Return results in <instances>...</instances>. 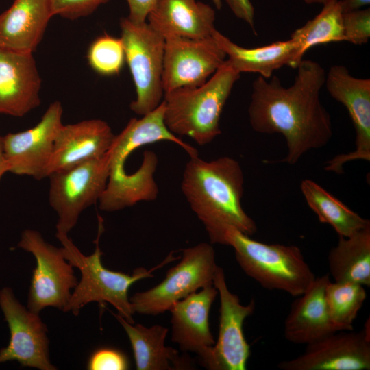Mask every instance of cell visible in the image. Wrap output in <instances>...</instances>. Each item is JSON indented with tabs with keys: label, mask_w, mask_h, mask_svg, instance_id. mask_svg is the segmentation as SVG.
Segmentation results:
<instances>
[{
	"label": "cell",
	"mask_w": 370,
	"mask_h": 370,
	"mask_svg": "<svg viewBox=\"0 0 370 370\" xmlns=\"http://www.w3.org/2000/svg\"><path fill=\"white\" fill-rule=\"evenodd\" d=\"M0 308L10 332L9 343L0 349V364L16 361L25 367L57 369L49 359L47 328L39 313L23 306L7 286L0 290Z\"/></svg>",
	"instance_id": "cell-11"
},
{
	"label": "cell",
	"mask_w": 370,
	"mask_h": 370,
	"mask_svg": "<svg viewBox=\"0 0 370 370\" xmlns=\"http://www.w3.org/2000/svg\"><path fill=\"white\" fill-rule=\"evenodd\" d=\"M147 20L164 39L205 38L216 30L214 10L197 0H157Z\"/></svg>",
	"instance_id": "cell-20"
},
{
	"label": "cell",
	"mask_w": 370,
	"mask_h": 370,
	"mask_svg": "<svg viewBox=\"0 0 370 370\" xmlns=\"http://www.w3.org/2000/svg\"><path fill=\"white\" fill-rule=\"evenodd\" d=\"M241 73L225 60L201 86L179 88L164 94V121L176 136L191 138L201 146L221 134L220 117Z\"/></svg>",
	"instance_id": "cell-4"
},
{
	"label": "cell",
	"mask_w": 370,
	"mask_h": 370,
	"mask_svg": "<svg viewBox=\"0 0 370 370\" xmlns=\"http://www.w3.org/2000/svg\"><path fill=\"white\" fill-rule=\"evenodd\" d=\"M181 188L191 210L204 225L211 243L223 245L224 235L230 228L248 236L256 232L255 221L241 204L244 175L236 160L223 156L206 161L198 156L190 157Z\"/></svg>",
	"instance_id": "cell-2"
},
{
	"label": "cell",
	"mask_w": 370,
	"mask_h": 370,
	"mask_svg": "<svg viewBox=\"0 0 370 370\" xmlns=\"http://www.w3.org/2000/svg\"><path fill=\"white\" fill-rule=\"evenodd\" d=\"M103 230V219L98 215L97 236L94 241L95 248L94 252L88 256L79 251L68 234H56L62 245L65 258L81 272V279L62 311L78 315L80 310L89 303L102 304L106 302L113 306L118 314L127 322L134 323V312L128 297L130 288L138 280L153 278L151 273L155 269L177 258L171 254L156 267L149 270L137 268L131 275L110 270L101 262L103 252L99 247V239Z\"/></svg>",
	"instance_id": "cell-3"
},
{
	"label": "cell",
	"mask_w": 370,
	"mask_h": 370,
	"mask_svg": "<svg viewBox=\"0 0 370 370\" xmlns=\"http://www.w3.org/2000/svg\"><path fill=\"white\" fill-rule=\"evenodd\" d=\"M345 41L361 45L370 38V9H358L343 14Z\"/></svg>",
	"instance_id": "cell-31"
},
{
	"label": "cell",
	"mask_w": 370,
	"mask_h": 370,
	"mask_svg": "<svg viewBox=\"0 0 370 370\" xmlns=\"http://www.w3.org/2000/svg\"><path fill=\"white\" fill-rule=\"evenodd\" d=\"M217 295L214 285L207 286L176 301L169 309L171 341L181 351L193 352L199 357L215 343L209 326V314Z\"/></svg>",
	"instance_id": "cell-18"
},
{
	"label": "cell",
	"mask_w": 370,
	"mask_h": 370,
	"mask_svg": "<svg viewBox=\"0 0 370 370\" xmlns=\"http://www.w3.org/2000/svg\"><path fill=\"white\" fill-rule=\"evenodd\" d=\"M343 13L361 9L369 5L370 0H339Z\"/></svg>",
	"instance_id": "cell-36"
},
{
	"label": "cell",
	"mask_w": 370,
	"mask_h": 370,
	"mask_svg": "<svg viewBox=\"0 0 370 370\" xmlns=\"http://www.w3.org/2000/svg\"><path fill=\"white\" fill-rule=\"evenodd\" d=\"M40 88L32 53L0 49V114H27L40 105Z\"/></svg>",
	"instance_id": "cell-17"
},
{
	"label": "cell",
	"mask_w": 370,
	"mask_h": 370,
	"mask_svg": "<svg viewBox=\"0 0 370 370\" xmlns=\"http://www.w3.org/2000/svg\"><path fill=\"white\" fill-rule=\"evenodd\" d=\"M223 245L233 247L242 270L266 289L297 297L316 278L296 245L261 243L235 228L226 231Z\"/></svg>",
	"instance_id": "cell-5"
},
{
	"label": "cell",
	"mask_w": 370,
	"mask_h": 370,
	"mask_svg": "<svg viewBox=\"0 0 370 370\" xmlns=\"http://www.w3.org/2000/svg\"><path fill=\"white\" fill-rule=\"evenodd\" d=\"M300 188L319 221L331 225L338 236H349L370 225L369 219L360 217L313 180H302Z\"/></svg>",
	"instance_id": "cell-27"
},
{
	"label": "cell",
	"mask_w": 370,
	"mask_h": 370,
	"mask_svg": "<svg viewBox=\"0 0 370 370\" xmlns=\"http://www.w3.org/2000/svg\"><path fill=\"white\" fill-rule=\"evenodd\" d=\"M18 247L36 260L27 299V308L39 313L47 307L63 310L78 280L73 266L65 258L62 247L45 241L41 234L25 230Z\"/></svg>",
	"instance_id": "cell-9"
},
{
	"label": "cell",
	"mask_w": 370,
	"mask_h": 370,
	"mask_svg": "<svg viewBox=\"0 0 370 370\" xmlns=\"http://www.w3.org/2000/svg\"><path fill=\"white\" fill-rule=\"evenodd\" d=\"M307 4L321 3L325 4L332 0H303Z\"/></svg>",
	"instance_id": "cell-38"
},
{
	"label": "cell",
	"mask_w": 370,
	"mask_h": 370,
	"mask_svg": "<svg viewBox=\"0 0 370 370\" xmlns=\"http://www.w3.org/2000/svg\"><path fill=\"white\" fill-rule=\"evenodd\" d=\"M53 16L49 0H14L0 14V49L32 53Z\"/></svg>",
	"instance_id": "cell-22"
},
{
	"label": "cell",
	"mask_w": 370,
	"mask_h": 370,
	"mask_svg": "<svg viewBox=\"0 0 370 370\" xmlns=\"http://www.w3.org/2000/svg\"><path fill=\"white\" fill-rule=\"evenodd\" d=\"M366 298L365 286L361 284L328 281L325 304L331 321L339 331L354 330L353 323Z\"/></svg>",
	"instance_id": "cell-29"
},
{
	"label": "cell",
	"mask_w": 370,
	"mask_h": 370,
	"mask_svg": "<svg viewBox=\"0 0 370 370\" xmlns=\"http://www.w3.org/2000/svg\"><path fill=\"white\" fill-rule=\"evenodd\" d=\"M329 280L328 274L316 278L292 302L284 323L288 341L308 345L339 331L331 321L325 304V289Z\"/></svg>",
	"instance_id": "cell-21"
},
{
	"label": "cell",
	"mask_w": 370,
	"mask_h": 370,
	"mask_svg": "<svg viewBox=\"0 0 370 370\" xmlns=\"http://www.w3.org/2000/svg\"><path fill=\"white\" fill-rule=\"evenodd\" d=\"M217 266L214 248L208 243L183 249L180 262L167 271L160 283L130 298L134 312L157 315L169 310L176 301L213 285Z\"/></svg>",
	"instance_id": "cell-8"
},
{
	"label": "cell",
	"mask_w": 370,
	"mask_h": 370,
	"mask_svg": "<svg viewBox=\"0 0 370 370\" xmlns=\"http://www.w3.org/2000/svg\"><path fill=\"white\" fill-rule=\"evenodd\" d=\"M343 14L340 1L332 0L323 4L315 17L291 34L290 38L296 45L299 60L308 49L317 45L345 41Z\"/></svg>",
	"instance_id": "cell-28"
},
{
	"label": "cell",
	"mask_w": 370,
	"mask_h": 370,
	"mask_svg": "<svg viewBox=\"0 0 370 370\" xmlns=\"http://www.w3.org/2000/svg\"><path fill=\"white\" fill-rule=\"evenodd\" d=\"M220 298L218 338L213 346L199 357L210 370H245L250 356V347L243 332L245 320L254 312L256 303H241L228 288L223 268L217 266L213 279Z\"/></svg>",
	"instance_id": "cell-10"
},
{
	"label": "cell",
	"mask_w": 370,
	"mask_h": 370,
	"mask_svg": "<svg viewBox=\"0 0 370 370\" xmlns=\"http://www.w3.org/2000/svg\"><path fill=\"white\" fill-rule=\"evenodd\" d=\"M89 370H126L130 369L127 356L121 351L111 347H101L90 355Z\"/></svg>",
	"instance_id": "cell-32"
},
{
	"label": "cell",
	"mask_w": 370,
	"mask_h": 370,
	"mask_svg": "<svg viewBox=\"0 0 370 370\" xmlns=\"http://www.w3.org/2000/svg\"><path fill=\"white\" fill-rule=\"evenodd\" d=\"M62 103H51L33 127L2 136L10 173L40 180L47 177L56 136L63 125Z\"/></svg>",
	"instance_id": "cell-12"
},
{
	"label": "cell",
	"mask_w": 370,
	"mask_h": 370,
	"mask_svg": "<svg viewBox=\"0 0 370 370\" xmlns=\"http://www.w3.org/2000/svg\"><path fill=\"white\" fill-rule=\"evenodd\" d=\"M53 16L77 19L91 14L109 0H49Z\"/></svg>",
	"instance_id": "cell-33"
},
{
	"label": "cell",
	"mask_w": 370,
	"mask_h": 370,
	"mask_svg": "<svg viewBox=\"0 0 370 370\" xmlns=\"http://www.w3.org/2000/svg\"><path fill=\"white\" fill-rule=\"evenodd\" d=\"M233 14L254 29V8L250 0H226Z\"/></svg>",
	"instance_id": "cell-35"
},
{
	"label": "cell",
	"mask_w": 370,
	"mask_h": 370,
	"mask_svg": "<svg viewBox=\"0 0 370 370\" xmlns=\"http://www.w3.org/2000/svg\"><path fill=\"white\" fill-rule=\"evenodd\" d=\"M328 263L334 282L370 286V225L352 235L338 236L329 251Z\"/></svg>",
	"instance_id": "cell-25"
},
{
	"label": "cell",
	"mask_w": 370,
	"mask_h": 370,
	"mask_svg": "<svg viewBox=\"0 0 370 370\" xmlns=\"http://www.w3.org/2000/svg\"><path fill=\"white\" fill-rule=\"evenodd\" d=\"M292 85L272 75L253 82L248 108L250 125L259 133L282 134L287 154L281 162L296 164L308 151L325 147L332 136L331 117L320 99L326 73L311 60L297 66Z\"/></svg>",
	"instance_id": "cell-1"
},
{
	"label": "cell",
	"mask_w": 370,
	"mask_h": 370,
	"mask_svg": "<svg viewBox=\"0 0 370 370\" xmlns=\"http://www.w3.org/2000/svg\"><path fill=\"white\" fill-rule=\"evenodd\" d=\"M7 172H9L8 164L3 152L2 136H0V180Z\"/></svg>",
	"instance_id": "cell-37"
},
{
	"label": "cell",
	"mask_w": 370,
	"mask_h": 370,
	"mask_svg": "<svg viewBox=\"0 0 370 370\" xmlns=\"http://www.w3.org/2000/svg\"><path fill=\"white\" fill-rule=\"evenodd\" d=\"M212 36L225 52L226 60L237 72L256 73L269 79L275 71L284 66L296 69L301 62L295 43L291 38L254 48L238 45L215 30Z\"/></svg>",
	"instance_id": "cell-23"
},
{
	"label": "cell",
	"mask_w": 370,
	"mask_h": 370,
	"mask_svg": "<svg viewBox=\"0 0 370 370\" xmlns=\"http://www.w3.org/2000/svg\"><path fill=\"white\" fill-rule=\"evenodd\" d=\"M87 58L97 73L106 76L119 74L125 62L121 38L107 34L99 36L90 45Z\"/></svg>",
	"instance_id": "cell-30"
},
{
	"label": "cell",
	"mask_w": 370,
	"mask_h": 370,
	"mask_svg": "<svg viewBox=\"0 0 370 370\" xmlns=\"http://www.w3.org/2000/svg\"><path fill=\"white\" fill-rule=\"evenodd\" d=\"M164 102L140 119L132 118L124 129L115 135L110 148L111 161L109 180L124 176L125 164L138 147L160 141H169L181 147L190 157L198 156L197 150L172 133L164 121Z\"/></svg>",
	"instance_id": "cell-19"
},
{
	"label": "cell",
	"mask_w": 370,
	"mask_h": 370,
	"mask_svg": "<svg viewBox=\"0 0 370 370\" xmlns=\"http://www.w3.org/2000/svg\"><path fill=\"white\" fill-rule=\"evenodd\" d=\"M130 340L137 370H175L192 369L191 359L164 344L168 328L160 325L147 328L127 322L113 314Z\"/></svg>",
	"instance_id": "cell-24"
},
{
	"label": "cell",
	"mask_w": 370,
	"mask_h": 370,
	"mask_svg": "<svg viewBox=\"0 0 370 370\" xmlns=\"http://www.w3.org/2000/svg\"><path fill=\"white\" fill-rule=\"evenodd\" d=\"M330 96L347 109L356 132V149L341 153L327 163L325 170L341 174L343 165L354 160H370V79L350 74L343 65H333L325 75Z\"/></svg>",
	"instance_id": "cell-13"
},
{
	"label": "cell",
	"mask_w": 370,
	"mask_h": 370,
	"mask_svg": "<svg viewBox=\"0 0 370 370\" xmlns=\"http://www.w3.org/2000/svg\"><path fill=\"white\" fill-rule=\"evenodd\" d=\"M114 137L110 125L101 119L63 124L54 142L47 177L52 173L103 156L111 148Z\"/></svg>",
	"instance_id": "cell-16"
},
{
	"label": "cell",
	"mask_w": 370,
	"mask_h": 370,
	"mask_svg": "<svg viewBox=\"0 0 370 370\" xmlns=\"http://www.w3.org/2000/svg\"><path fill=\"white\" fill-rule=\"evenodd\" d=\"M158 157L153 151H145L140 168L134 173L114 184L107 186L99 200V208L114 212L131 207L141 201H153L158 195L154 173Z\"/></svg>",
	"instance_id": "cell-26"
},
{
	"label": "cell",
	"mask_w": 370,
	"mask_h": 370,
	"mask_svg": "<svg viewBox=\"0 0 370 370\" xmlns=\"http://www.w3.org/2000/svg\"><path fill=\"white\" fill-rule=\"evenodd\" d=\"M226 60L213 36L165 39L162 88L164 94L205 84Z\"/></svg>",
	"instance_id": "cell-14"
},
{
	"label": "cell",
	"mask_w": 370,
	"mask_h": 370,
	"mask_svg": "<svg viewBox=\"0 0 370 370\" xmlns=\"http://www.w3.org/2000/svg\"><path fill=\"white\" fill-rule=\"evenodd\" d=\"M369 319L359 332L337 331L306 345L304 352L280 362L282 370L370 369Z\"/></svg>",
	"instance_id": "cell-15"
},
{
	"label": "cell",
	"mask_w": 370,
	"mask_h": 370,
	"mask_svg": "<svg viewBox=\"0 0 370 370\" xmlns=\"http://www.w3.org/2000/svg\"><path fill=\"white\" fill-rule=\"evenodd\" d=\"M157 0H127L129 7V15L127 17L136 23L147 21L149 13Z\"/></svg>",
	"instance_id": "cell-34"
},
{
	"label": "cell",
	"mask_w": 370,
	"mask_h": 370,
	"mask_svg": "<svg viewBox=\"0 0 370 370\" xmlns=\"http://www.w3.org/2000/svg\"><path fill=\"white\" fill-rule=\"evenodd\" d=\"M120 27L125 54L136 90L130 110L145 115L162 101V73L165 39L146 21L136 23L127 17Z\"/></svg>",
	"instance_id": "cell-6"
},
{
	"label": "cell",
	"mask_w": 370,
	"mask_h": 370,
	"mask_svg": "<svg viewBox=\"0 0 370 370\" xmlns=\"http://www.w3.org/2000/svg\"><path fill=\"white\" fill-rule=\"evenodd\" d=\"M111 152L50 174L49 202L58 215L56 234H68L82 212L99 201L108 182Z\"/></svg>",
	"instance_id": "cell-7"
}]
</instances>
